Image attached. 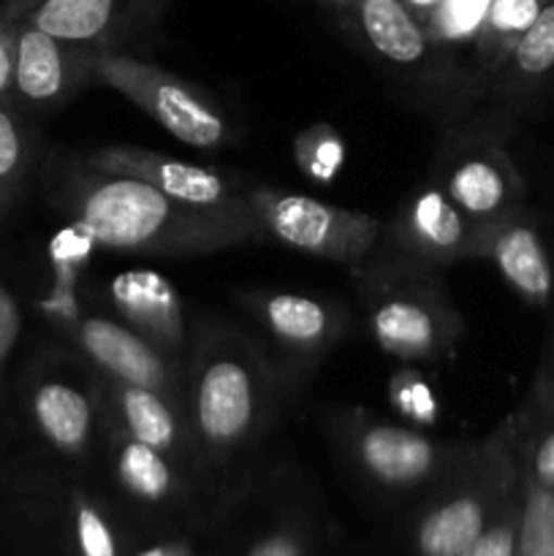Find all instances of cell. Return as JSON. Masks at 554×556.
<instances>
[{
  "label": "cell",
  "instance_id": "obj_4",
  "mask_svg": "<svg viewBox=\"0 0 554 556\" xmlns=\"http://www.w3.org/2000/svg\"><path fill=\"white\" fill-rule=\"evenodd\" d=\"M5 527L11 556H128L139 521L92 478L54 472L16 494Z\"/></svg>",
  "mask_w": 554,
  "mask_h": 556
},
{
  "label": "cell",
  "instance_id": "obj_30",
  "mask_svg": "<svg viewBox=\"0 0 554 556\" xmlns=\"http://www.w3.org/2000/svg\"><path fill=\"white\" fill-rule=\"evenodd\" d=\"M22 331V313L20 304H16L14 293L0 282V367L9 362V356L14 353L16 342H20Z\"/></svg>",
  "mask_w": 554,
  "mask_h": 556
},
{
  "label": "cell",
  "instance_id": "obj_31",
  "mask_svg": "<svg viewBox=\"0 0 554 556\" xmlns=\"http://www.w3.org/2000/svg\"><path fill=\"white\" fill-rule=\"evenodd\" d=\"M14 58H16V20L0 11V101L14 87Z\"/></svg>",
  "mask_w": 554,
  "mask_h": 556
},
{
  "label": "cell",
  "instance_id": "obj_1",
  "mask_svg": "<svg viewBox=\"0 0 554 556\" xmlns=\"http://www.w3.org/2000/svg\"><path fill=\"white\" fill-rule=\"evenodd\" d=\"M286 375L259 340L221 324L190 337L182 413L196 456L221 508L255 476V451L275 424Z\"/></svg>",
  "mask_w": 554,
  "mask_h": 556
},
{
  "label": "cell",
  "instance_id": "obj_11",
  "mask_svg": "<svg viewBox=\"0 0 554 556\" xmlns=\"http://www.w3.org/2000/svg\"><path fill=\"white\" fill-rule=\"evenodd\" d=\"M33 429L43 448L60 462V472L92 478L106 443L101 378L81 358L43 372L27 396Z\"/></svg>",
  "mask_w": 554,
  "mask_h": 556
},
{
  "label": "cell",
  "instance_id": "obj_32",
  "mask_svg": "<svg viewBox=\"0 0 554 556\" xmlns=\"http://www.w3.org/2000/svg\"><path fill=\"white\" fill-rule=\"evenodd\" d=\"M527 405L532 407H554V329L552 340H549L546 358H543V367L538 372L536 389H532V396Z\"/></svg>",
  "mask_w": 554,
  "mask_h": 556
},
{
  "label": "cell",
  "instance_id": "obj_23",
  "mask_svg": "<svg viewBox=\"0 0 554 556\" xmlns=\"http://www.w3.org/2000/svg\"><path fill=\"white\" fill-rule=\"evenodd\" d=\"M554 76V0H543L538 14L492 76V92L508 106H521Z\"/></svg>",
  "mask_w": 554,
  "mask_h": 556
},
{
  "label": "cell",
  "instance_id": "obj_13",
  "mask_svg": "<svg viewBox=\"0 0 554 556\" xmlns=\"http://www.w3.org/2000/svg\"><path fill=\"white\" fill-rule=\"evenodd\" d=\"M342 14L351 20L367 52L396 79L421 90H459V71L445 58L440 38L418 20L405 0H351Z\"/></svg>",
  "mask_w": 554,
  "mask_h": 556
},
{
  "label": "cell",
  "instance_id": "obj_12",
  "mask_svg": "<svg viewBox=\"0 0 554 556\" xmlns=\"http://www.w3.org/2000/svg\"><path fill=\"white\" fill-rule=\"evenodd\" d=\"M239 304L255 326L259 345L288 380L313 369L348 329L340 304L307 293L250 291Z\"/></svg>",
  "mask_w": 554,
  "mask_h": 556
},
{
  "label": "cell",
  "instance_id": "obj_25",
  "mask_svg": "<svg viewBox=\"0 0 554 556\" xmlns=\"http://www.w3.org/2000/svg\"><path fill=\"white\" fill-rule=\"evenodd\" d=\"M508 421L521 476L554 489V407L527 405L525 416Z\"/></svg>",
  "mask_w": 554,
  "mask_h": 556
},
{
  "label": "cell",
  "instance_id": "obj_10",
  "mask_svg": "<svg viewBox=\"0 0 554 556\" xmlns=\"http://www.w3.org/2000/svg\"><path fill=\"white\" fill-rule=\"evenodd\" d=\"M244 199L264 223L269 239L313 258L348 266L351 271L367 264L383 239L386 226L367 212L345 210L269 185H248Z\"/></svg>",
  "mask_w": 554,
  "mask_h": 556
},
{
  "label": "cell",
  "instance_id": "obj_34",
  "mask_svg": "<svg viewBox=\"0 0 554 556\" xmlns=\"http://www.w3.org/2000/svg\"><path fill=\"white\" fill-rule=\"evenodd\" d=\"M407 9L418 16L421 22H427V14H435V11L443 5V0H405Z\"/></svg>",
  "mask_w": 554,
  "mask_h": 556
},
{
  "label": "cell",
  "instance_id": "obj_7",
  "mask_svg": "<svg viewBox=\"0 0 554 556\" xmlns=\"http://www.w3.org/2000/svg\"><path fill=\"white\" fill-rule=\"evenodd\" d=\"M221 556H324L313 492L291 472H255L217 516Z\"/></svg>",
  "mask_w": 554,
  "mask_h": 556
},
{
  "label": "cell",
  "instance_id": "obj_8",
  "mask_svg": "<svg viewBox=\"0 0 554 556\" xmlns=\"http://www.w3.org/2000/svg\"><path fill=\"white\" fill-rule=\"evenodd\" d=\"M96 481L139 525H185L221 516V503L201 478L112 424H106Z\"/></svg>",
  "mask_w": 554,
  "mask_h": 556
},
{
  "label": "cell",
  "instance_id": "obj_6",
  "mask_svg": "<svg viewBox=\"0 0 554 556\" xmlns=\"http://www.w3.org/2000/svg\"><path fill=\"white\" fill-rule=\"evenodd\" d=\"M331 434L367 494L400 514L438 486L470 448V443H443L362 410L337 416Z\"/></svg>",
  "mask_w": 554,
  "mask_h": 556
},
{
  "label": "cell",
  "instance_id": "obj_17",
  "mask_svg": "<svg viewBox=\"0 0 554 556\" xmlns=\"http://www.w3.org/2000/svg\"><path fill=\"white\" fill-rule=\"evenodd\" d=\"M85 166L101 174H117V177L139 179L152 185L161 193L185 204L210 206V210H234V206H248L244 188H239L237 179L215 172V168L196 166V163L179 161V157L161 155V152L141 150L134 144L103 147L85 157Z\"/></svg>",
  "mask_w": 554,
  "mask_h": 556
},
{
  "label": "cell",
  "instance_id": "obj_33",
  "mask_svg": "<svg viewBox=\"0 0 554 556\" xmlns=\"http://www.w3.org/2000/svg\"><path fill=\"white\" fill-rule=\"evenodd\" d=\"M41 3L43 0H0V11H3L9 20H22V16H27Z\"/></svg>",
  "mask_w": 554,
  "mask_h": 556
},
{
  "label": "cell",
  "instance_id": "obj_14",
  "mask_svg": "<svg viewBox=\"0 0 554 556\" xmlns=\"http://www.w3.org/2000/svg\"><path fill=\"white\" fill-rule=\"evenodd\" d=\"M489 226L467 215L440 182L424 185L407 195L394 220L383 228L380 248L411 264L440 266L481 258Z\"/></svg>",
  "mask_w": 554,
  "mask_h": 556
},
{
  "label": "cell",
  "instance_id": "obj_5",
  "mask_svg": "<svg viewBox=\"0 0 554 556\" xmlns=\"http://www.w3.org/2000/svg\"><path fill=\"white\" fill-rule=\"evenodd\" d=\"M353 277L380 351L407 364L440 362L454 353L462 318L438 280V269L396 258L378 244Z\"/></svg>",
  "mask_w": 554,
  "mask_h": 556
},
{
  "label": "cell",
  "instance_id": "obj_16",
  "mask_svg": "<svg viewBox=\"0 0 554 556\" xmlns=\"http://www.w3.org/2000/svg\"><path fill=\"white\" fill-rule=\"evenodd\" d=\"M174 0H43L30 11V25L96 49H125L152 30Z\"/></svg>",
  "mask_w": 554,
  "mask_h": 556
},
{
  "label": "cell",
  "instance_id": "obj_3",
  "mask_svg": "<svg viewBox=\"0 0 554 556\" xmlns=\"http://www.w3.org/2000/svg\"><path fill=\"white\" fill-rule=\"evenodd\" d=\"M521 486L511 421L473 443L459 465L402 510L396 548L402 556H459L483 535Z\"/></svg>",
  "mask_w": 554,
  "mask_h": 556
},
{
  "label": "cell",
  "instance_id": "obj_15",
  "mask_svg": "<svg viewBox=\"0 0 554 556\" xmlns=\"http://www.w3.org/2000/svg\"><path fill=\"white\" fill-rule=\"evenodd\" d=\"M81 358L101 378L158 391L182 405V367L161 348L106 313H87L71 324Z\"/></svg>",
  "mask_w": 554,
  "mask_h": 556
},
{
  "label": "cell",
  "instance_id": "obj_19",
  "mask_svg": "<svg viewBox=\"0 0 554 556\" xmlns=\"http://www.w3.org/2000/svg\"><path fill=\"white\" fill-rule=\"evenodd\" d=\"M96 47L63 41L27 20H16L14 87L11 90L30 106H63L92 81Z\"/></svg>",
  "mask_w": 554,
  "mask_h": 556
},
{
  "label": "cell",
  "instance_id": "obj_18",
  "mask_svg": "<svg viewBox=\"0 0 554 556\" xmlns=\"http://www.w3.org/2000/svg\"><path fill=\"white\" fill-rule=\"evenodd\" d=\"M440 188L483 226L525 210V179L498 141H467L449 152Z\"/></svg>",
  "mask_w": 554,
  "mask_h": 556
},
{
  "label": "cell",
  "instance_id": "obj_2",
  "mask_svg": "<svg viewBox=\"0 0 554 556\" xmlns=\"http://www.w3.org/2000/svg\"><path fill=\"white\" fill-rule=\"evenodd\" d=\"M65 210L103 248L123 253L190 258L269 239L248 206L210 210L185 204L152 185L92 168H76L65 182Z\"/></svg>",
  "mask_w": 554,
  "mask_h": 556
},
{
  "label": "cell",
  "instance_id": "obj_9",
  "mask_svg": "<svg viewBox=\"0 0 554 556\" xmlns=\"http://www.w3.org/2000/svg\"><path fill=\"white\" fill-rule=\"evenodd\" d=\"M92 81L128 98L182 144L196 150H221L231 141V123L212 98L182 76L128 54L125 49H96Z\"/></svg>",
  "mask_w": 554,
  "mask_h": 556
},
{
  "label": "cell",
  "instance_id": "obj_21",
  "mask_svg": "<svg viewBox=\"0 0 554 556\" xmlns=\"http://www.w3.org/2000/svg\"><path fill=\"white\" fill-rule=\"evenodd\" d=\"M106 296L114 318L128 324L179 367H185L190 351L188 324H185L182 302L166 277L144 269L123 271L106 286Z\"/></svg>",
  "mask_w": 554,
  "mask_h": 556
},
{
  "label": "cell",
  "instance_id": "obj_26",
  "mask_svg": "<svg viewBox=\"0 0 554 556\" xmlns=\"http://www.w3.org/2000/svg\"><path fill=\"white\" fill-rule=\"evenodd\" d=\"M128 556H221L217 519L185 525H139Z\"/></svg>",
  "mask_w": 554,
  "mask_h": 556
},
{
  "label": "cell",
  "instance_id": "obj_27",
  "mask_svg": "<svg viewBox=\"0 0 554 556\" xmlns=\"http://www.w3.org/2000/svg\"><path fill=\"white\" fill-rule=\"evenodd\" d=\"M516 556H554V489L521 476Z\"/></svg>",
  "mask_w": 554,
  "mask_h": 556
},
{
  "label": "cell",
  "instance_id": "obj_29",
  "mask_svg": "<svg viewBox=\"0 0 554 556\" xmlns=\"http://www.w3.org/2000/svg\"><path fill=\"white\" fill-rule=\"evenodd\" d=\"M519 508H521V486L514 497L505 503L498 519L483 530L473 546H467L459 556H516V543H519Z\"/></svg>",
  "mask_w": 554,
  "mask_h": 556
},
{
  "label": "cell",
  "instance_id": "obj_35",
  "mask_svg": "<svg viewBox=\"0 0 554 556\" xmlns=\"http://www.w3.org/2000/svg\"><path fill=\"white\" fill-rule=\"evenodd\" d=\"M320 3L331 5V9H337V11H345V9H348V3H351V0H320Z\"/></svg>",
  "mask_w": 554,
  "mask_h": 556
},
{
  "label": "cell",
  "instance_id": "obj_22",
  "mask_svg": "<svg viewBox=\"0 0 554 556\" xmlns=\"http://www.w3.org/2000/svg\"><path fill=\"white\" fill-rule=\"evenodd\" d=\"M481 258L492 261L505 286L530 307H546L554 296V266L536 220L527 210L489 226Z\"/></svg>",
  "mask_w": 554,
  "mask_h": 556
},
{
  "label": "cell",
  "instance_id": "obj_36",
  "mask_svg": "<svg viewBox=\"0 0 554 556\" xmlns=\"http://www.w3.org/2000/svg\"><path fill=\"white\" fill-rule=\"evenodd\" d=\"M541 3H543V0H541Z\"/></svg>",
  "mask_w": 554,
  "mask_h": 556
},
{
  "label": "cell",
  "instance_id": "obj_24",
  "mask_svg": "<svg viewBox=\"0 0 554 556\" xmlns=\"http://www.w3.org/2000/svg\"><path fill=\"white\" fill-rule=\"evenodd\" d=\"M541 9V0H492L476 30L478 65L492 79Z\"/></svg>",
  "mask_w": 554,
  "mask_h": 556
},
{
  "label": "cell",
  "instance_id": "obj_20",
  "mask_svg": "<svg viewBox=\"0 0 554 556\" xmlns=\"http://www.w3.org/2000/svg\"><path fill=\"white\" fill-rule=\"evenodd\" d=\"M101 391L106 424H112L114 429H119L128 438L166 454L168 459L182 465L185 470L193 472L196 478H201L210 486V481H206L204 470L199 465V456H196L193 438H190L188 421H185V413L179 402L168 400V396L158 394V391L141 389V386L117 383V380L106 378H101Z\"/></svg>",
  "mask_w": 554,
  "mask_h": 556
},
{
  "label": "cell",
  "instance_id": "obj_28",
  "mask_svg": "<svg viewBox=\"0 0 554 556\" xmlns=\"http://www.w3.org/2000/svg\"><path fill=\"white\" fill-rule=\"evenodd\" d=\"M27 136L20 117L0 106V215L11 206L27 172Z\"/></svg>",
  "mask_w": 554,
  "mask_h": 556
}]
</instances>
